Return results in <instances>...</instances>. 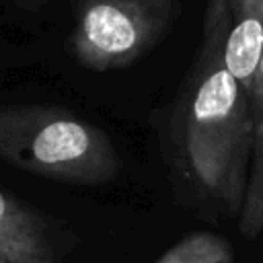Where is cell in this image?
I'll list each match as a JSON object with an SVG mask.
<instances>
[{
    "label": "cell",
    "instance_id": "cell-1",
    "mask_svg": "<svg viewBox=\"0 0 263 263\" xmlns=\"http://www.w3.org/2000/svg\"><path fill=\"white\" fill-rule=\"evenodd\" d=\"M228 27V0H208L199 49L154 119L177 203L208 220L238 218L253 156L251 95L224 62Z\"/></svg>",
    "mask_w": 263,
    "mask_h": 263
},
{
    "label": "cell",
    "instance_id": "cell-2",
    "mask_svg": "<svg viewBox=\"0 0 263 263\" xmlns=\"http://www.w3.org/2000/svg\"><path fill=\"white\" fill-rule=\"evenodd\" d=\"M0 160L33 177L97 187L121 173L111 136L62 105L2 103Z\"/></svg>",
    "mask_w": 263,
    "mask_h": 263
},
{
    "label": "cell",
    "instance_id": "cell-3",
    "mask_svg": "<svg viewBox=\"0 0 263 263\" xmlns=\"http://www.w3.org/2000/svg\"><path fill=\"white\" fill-rule=\"evenodd\" d=\"M183 0H74L68 51L90 72L123 70L171 31Z\"/></svg>",
    "mask_w": 263,
    "mask_h": 263
},
{
    "label": "cell",
    "instance_id": "cell-4",
    "mask_svg": "<svg viewBox=\"0 0 263 263\" xmlns=\"http://www.w3.org/2000/svg\"><path fill=\"white\" fill-rule=\"evenodd\" d=\"M76 242L68 224L0 189V263H66Z\"/></svg>",
    "mask_w": 263,
    "mask_h": 263
},
{
    "label": "cell",
    "instance_id": "cell-5",
    "mask_svg": "<svg viewBox=\"0 0 263 263\" xmlns=\"http://www.w3.org/2000/svg\"><path fill=\"white\" fill-rule=\"evenodd\" d=\"M230 27L224 62L236 82L251 95L253 76L263 49V0H228Z\"/></svg>",
    "mask_w": 263,
    "mask_h": 263
},
{
    "label": "cell",
    "instance_id": "cell-6",
    "mask_svg": "<svg viewBox=\"0 0 263 263\" xmlns=\"http://www.w3.org/2000/svg\"><path fill=\"white\" fill-rule=\"evenodd\" d=\"M251 117H253V156L245 201L236 218L242 238L255 240L263 230V49L251 84Z\"/></svg>",
    "mask_w": 263,
    "mask_h": 263
},
{
    "label": "cell",
    "instance_id": "cell-7",
    "mask_svg": "<svg viewBox=\"0 0 263 263\" xmlns=\"http://www.w3.org/2000/svg\"><path fill=\"white\" fill-rule=\"evenodd\" d=\"M154 263H234V245L224 234L193 230L181 236Z\"/></svg>",
    "mask_w": 263,
    "mask_h": 263
}]
</instances>
